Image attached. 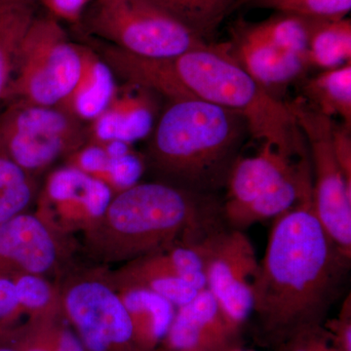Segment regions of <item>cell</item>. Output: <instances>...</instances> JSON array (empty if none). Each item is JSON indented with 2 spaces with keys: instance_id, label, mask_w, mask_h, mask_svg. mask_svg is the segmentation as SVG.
<instances>
[{
  "instance_id": "5",
  "label": "cell",
  "mask_w": 351,
  "mask_h": 351,
  "mask_svg": "<svg viewBox=\"0 0 351 351\" xmlns=\"http://www.w3.org/2000/svg\"><path fill=\"white\" fill-rule=\"evenodd\" d=\"M82 68V45L69 41L55 18L36 17L22 44L3 97L32 105L59 107Z\"/></svg>"
},
{
  "instance_id": "20",
  "label": "cell",
  "mask_w": 351,
  "mask_h": 351,
  "mask_svg": "<svg viewBox=\"0 0 351 351\" xmlns=\"http://www.w3.org/2000/svg\"><path fill=\"white\" fill-rule=\"evenodd\" d=\"M2 335L21 351H85L63 313L29 318Z\"/></svg>"
},
{
  "instance_id": "26",
  "label": "cell",
  "mask_w": 351,
  "mask_h": 351,
  "mask_svg": "<svg viewBox=\"0 0 351 351\" xmlns=\"http://www.w3.org/2000/svg\"><path fill=\"white\" fill-rule=\"evenodd\" d=\"M36 191L34 176L0 154V225L27 212Z\"/></svg>"
},
{
  "instance_id": "13",
  "label": "cell",
  "mask_w": 351,
  "mask_h": 351,
  "mask_svg": "<svg viewBox=\"0 0 351 351\" xmlns=\"http://www.w3.org/2000/svg\"><path fill=\"white\" fill-rule=\"evenodd\" d=\"M230 34V55L274 97V92L301 78L311 66L306 57L280 49L263 38L250 23L237 21Z\"/></svg>"
},
{
  "instance_id": "10",
  "label": "cell",
  "mask_w": 351,
  "mask_h": 351,
  "mask_svg": "<svg viewBox=\"0 0 351 351\" xmlns=\"http://www.w3.org/2000/svg\"><path fill=\"white\" fill-rule=\"evenodd\" d=\"M113 196L105 182L66 164L48 176L34 213L56 234L69 239L91 230Z\"/></svg>"
},
{
  "instance_id": "11",
  "label": "cell",
  "mask_w": 351,
  "mask_h": 351,
  "mask_svg": "<svg viewBox=\"0 0 351 351\" xmlns=\"http://www.w3.org/2000/svg\"><path fill=\"white\" fill-rule=\"evenodd\" d=\"M258 261L242 230L219 228L207 240V289L237 325L253 311Z\"/></svg>"
},
{
  "instance_id": "31",
  "label": "cell",
  "mask_w": 351,
  "mask_h": 351,
  "mask_svg": "<svg viewBox=\"0 0 351 351\" xmlns=\"http://www.w3.org/2000/svg\"><path fill=\"white\" fill-rule=\"evenodd\" d=\"M332 144L335 154L346 180L351 182V138L350 128L334 123L332 127Z\"/></svg>"
},
{
  "instance_id": "8",
  "label": "cell",
  "mask_w": 351,
  "mask_h": 351,
  "mask_svg": "<svg viewBox=\"0 0 351 351\" xmlns=\"http://www.w3.org/2000/svg\"><path fill=\"white\" fill-rule=\"evenodd\" d=\"M87 142L82 122L58 107L14 101L0 117V154L32 176Z\"/></svg>"
},
{
  "instance_id": "12",
  "label": "cell",
  "mask_w": 351,
  "mask_h": 351,
  "mask_svg": "<svg viewBox=\"0 0 351 351\" xmlns=\"http://www.w3.org/2000/svg\"><path fill=\"white\" fill-rule=\"evenodd\" d=\"M68 239L50 230L36 213L17 215L0 225V274H62L69 265Z\"/></svg>"
},
{
  "instance_id": "6",
  "label": "cell",
  "mask_w": 351,
  "mask_h": 351,
  "mask_svg": "<svg viewBox=\"0 0 351 351\" xmlns=\"http://www.w3.org/2000/svg\"><path fill=\"white\" fill-rule=\"evenodd\" d=\"M58 284L62 313L85 351H138L125 306L103 267L69 269Z\"/></svg>"
},
{
  "instance_id": "19",
  "label": "cell",
  "mask_w": 351,
  "mask_h": 351,
  "mask_svg": "<svg viewBox=\"0 0 351 351\" xmlns=\"http://www.w3.org/2000/svg\"><path fill=\"white\" fill-rule=\"evenodd\" d=\"M115 288L130 316L138 350H152L165 339L177 308L147 289L130 285Z\"/></svg>"
},
{
  "instance_id": "4",
  "label": "cell",
  "mask_w": 351,
  "mask_h": 351,
  "mask_svg": "<svg viewBox=\"0 0 351 351\" xmlns=\"http://www.w3.org/2000/svg\"><path fill=\"white\" fill-rule=\"evenodd\" d=\"M175 75L191 96L239 113L252 138L290 157H306L304 138L287 103L256 82L230 55L228 43H208L173 58Z\"/></svg>"
},
{
  "instance_id": "22",
  "label": "cell",
  "mask_w": 351,
  "mask_h": 351,
  "mask_svg": "<svg viewBox=\"0 0 351 351\" xmlns=\"http://www.w3.org/2000/svg\"><path fill=\"white\" fill-rule=\"evenodd\" d=\"M34 18V0H0V99L5 93L21 44Z\"/></svg>"
},
{
  "instance_id": "3",
  "label": "cell",
  "mask_w": 351,
  "mask_h": 351,
  "mask_svg": "<svg viewBox=\"0 0 351 351\" xmlns=\"http://www.w3.org/2000/svg\"><path fill=\"white\" fill-rule=\"evenodd\" d=\"M149 156L175 186L213 195L226 188L248 125L241 115L198 98L170 101L152 131Z\"/></svg>"
},
{
  "instance_id": "30",
  "label": "cell",
  "mask_w": 351,
  "mask_h": 351,
  "mask_svg": "<svg viewBox=\"0 0 351 351\" xmlns=\"http://www.w3.org/2000/svg\"><path fill=\"white\" fill-rule=\"evenodd\" d=\"M23 316H25L24 311L21 307L12 276L0 274V335L19 326Z\"/></svg>"
},
{
  "instance_id": "21",
  "label": "cell",
  "mask_w": 351,
  "mask_h": 351,
  "mask_svg": "<svg viewBox=\"0 0 351 351\" xmlns=\"http://www.w3.org/2000/svg\"><path fill=\"white\" fill-rule=\"evenodd\" d=\"M304 100L317 112L332 119L339 117L351 127V63L322 71L304 86Z\"/></svg>"
},
{
  "instance_id": "25",
  "label": "cell",
  "mask_w": 351,
  "mask_h": 351,
  "mask_svg": "<svg viewBox=\"0 0 351 351\" xmlns=\"http://www.w3.org/2000/svg\"><path fill=\"white\" fill-rule=\"evenodd\" d=\"M316 19L295 14L278 12L260 23H250L252 29L263 38L287 52L307 59L309 39Z\"/></svg>"
},
{
  "instance_id": "2",
  "label": "cell",
  "mask_w": 351,
  "mask_h": 351,
  "mask_svg": "<svg viewBox=\"0 0 351 351\" xmlns=\"http://www.w3.org/2000/svg\"><path fill=\"white\" fill-rule=\"evenodd\" d=\"M221 218L213 195L169 182H138L113 196L100 221L83 233V250L100 265L127 263L206 239L221 228Z\"/></svg>"
},
{
  "instance_id": "16",
  "label": "cell",
  "mask_w": 351,
  "mask_h": 351,
  "mask_svg": "<svg viewBox=\"0 0 351 351\" xmlns=\"http://www.w3.org/2000/svg\"><path fill=\"white\" fill-rule=\"evenodd\" d=\"M306 158L299 163L269 145H263L256 156L239 157L226 180L228 189L223 212L244 206L269 193L277 184L297 172Z\"/></svg>"
},
{
  "instance_id": "14",
  "label": "cell",
  "mask_w": 351,
  "mask_h": 351,
  "mask_svg": "<svg viewBox=\"0 0 351 351\" xmlns=\"http://www.w3.org/2000/svg\"><path fill=\"white\" fill-rule=\"evenodd\" d=\"M157 96L159 95L151 90L133 83L117 86L110 105L91 122L88 142L133 145L149 137L157 122Z\"/></svg>"
},
{
  "instance_id": "23",
  "label": "cell",
  "mask_w": 351,
  "mask_h": 351,
  "mask_svg": "<svg viewBox=\"0 0 351 351\" xmlns=\"http://www.w3.org/2000/svg\"><path fill=\"white\" fill-rule=\"evenodd\" d=\"M307 61L309 66L323 71L350 64V20H316L309 39Z\"/></svg>"
},
{
  "instance_id": "1",
  "label": "cell",
  "mask_w": 351,
  "mask_h": 351,
  "mask_svg": "<svg viewBox=\"0 0 351 351\" xmlns=\"http://www.w3.org/2000/svg\"><path fill=\"white\" fill-rule=\"evenodd\" d=\"M350 257L306 198L276 218L253 286V311L269 327H306L338 299Z\"/></svg>"
},
{
  "instance_id": "34",
  "label": "cell",
  "mask_w": 351,
  "mask_h": 351,
  "mask_svg": "<svg viewBox=\"0 0 351 351\" xmlns=\"http://www.w3.org/2000/svg\"><path fill=\"white\" fill-rule=\"evenodd\" d=\"M252 1H253V0H237L234 6H233V9H237L241 6H248Z\"/></svg>"
},
{
  "instance_id": "9",
  "label": "cell",
  "mask_w": 351,
  "mask_h": 351,
  "mask_svg": "<svg viewBox=\"0 0 351 351\" xmlns=\"http://www.w3.org/2000/svg\"><path fill=\"white\" fill-rule=\"evenodd\" d=\"M287 105L308 145L314 173V213L339 250L351 257V182L335 154L334 121L304 98L288 101Z\"/></svg>"
},
{
  "instance_id": "17",
  "label": "cell",
  "mask_w": 351,
  "mask_h": 351,
  "mask_svg": "<svg viewBox=\"0 0 351 351\" xmlns=\"http://www.w3.org/2000/svg\"><path fill=\"white\" fill-rule=\"evenodd\" d=\"M117 84L103 58L82 46V68L75 86L59 106L80 121H93L112 101Z\"/></svg>"
},
{
  "instance_id": "18",
  "label": "cell",
  "mask_w": 351,
  "mask_h": 351,
  "mask_svg": "<svg viewBox=\"0 0 351 351\" xmlns=\"http://www.w3.org/2000/svg\"><path fill=\"white\" fill-rule=\"evenodd\" d=\"M110 274L115 286L147 289L167 300L176 308L188 304L200 292L173 269L162 251L127 263Z\"/></svg>"
},
{
  "instance_id": "33",
  "label": "cell",
  "mask_w": 351,
  "mask_h": 351,
  "mask_svg": "<svg viewBox=\"0 0 351 351\" xmlns=\"http://www.w3.org/2000/svg\"><path fill=\"white\" fill-rule=\"evenodd\" d=\"M0 351H21L3 336L0 335Z\"/></svg>"
},
{
  "instance_id": "24",
  "label": "cell",
  "mask_w": 351,
  "mask_h": 351,
  "mask_svg": "<svg viewBox=\"0 0 351 351\" xmlns=\"http://www.w3.org/2000/svg\"><path fill=\"white\" fill-rule=\"evenodd\" d=\"M186 25L206 43L218 29L237 0H151Z\"/></svg>"
},
{
  "instance_id": "7",
  "label": "cell",
  "mask_w": 351,
  "mask_h": 351,
  "mask_svg": "<svg viewBox=\"0 0 351 351\" xmlns=\"http://www.w3.org/2000/svg\"><path fill=\"white\" fill-rule=\"evenodd\" d=\"M90 31L136 56L171 59L208 43L151 0H99Z\"/></svg>"
},
{
  "instance_id": "28",
  "label": "cell",
  "mask_w": 351,
  "mask_h": 351,
  "mask_svg": "<svg viewBox=\"0 0 351 351\" xmlns=\"http://www.w3.org/2000/svg\"><path fill=\"white\" fill-rule=\"evenodd\" d=\"M248 6L295 14L316 20H339L351 10V0H253Z\"/></svg>"
},
{
  "instance_id": "15",
  "label": "cell",
  "mask_w": 351,
  "mask_h": 351,
  "mask_svg": "<svg viewBox=\"0 0 351 351\" xmlns=\"http://www.w3.org/2000/svg\"><path fill=\"white\" fill-rule=\"evenodd\" d=\"M237 327L206 288L188 304L176 309L174 319L164 339L175 351L216 350Z\"/></svg>"
},
{
  "instance_id": "29",
  "label": "cell",
  "mask_w": 351,
  "mask_h": 351,
  "mask_svg": "<svg viewBox=\"0 0 351 351\" xmlns=\"http://www.w3.org/2000/svg\"><path fill=\"white\" fill-rule=\"evenodd\" d=\"M108 156L100 181L105 182L114 195L140 182L145 173V163L133 149L120 156H110L108 154Z\"/></svg>"
},
{
  "instance_id": "27",
  "label": "cell",
  "mask_w": 351,
  "mask_h": 351,
  "mask_svg": "<svg viewBox=\"0 0 351 351\" xmlns=\"http://www.w3.org/2000/svg\"><path fill=\"white\" fill-rule=\"evenodd\" d=\"M21 307L29 318L45 317L62 313L61 297L57 283L38 274H11Z\"/></svg>"
},
{
  "instance_id": "32",
  "label": "cell",
  "mask_w": 351,
  "mask_h": 351,
  "mask_svg": "<svg viewBox=\"0 0 351 351\" xmlns=\"http://www.w3.org/2000/svg\"><path fill=\"white\" fill-rule=\"evenodd\" d=\"M291 351H337L330 350L321 341L311 339V341H299L297 346Z\"/></svg>"
},
{
  "instance_id": "35",
  "label": "cell",
  "mask_w": 351,
  "mask_h": 351,
  "mask_svg": "<svg viewBox=\"0 0 351 351\" xmlns=\"http://www.w3.org/2000/svg\"><path fill=\"white\" fill-rule=\"evenodd\" d=\"M232 351H241V350H232Z\"/></svg>"
}]
</instances>
